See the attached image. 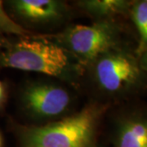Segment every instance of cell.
<instances>
[{
    "label": "cell",
    "instance_id": "6da1fadb",
    "mask_svg": "<svg viewBox=\"0 0 147 147\" xmlns=\"http://www.w3.org/2000/svg\"><path fill=\"white\" fill-rule=\"evenodd\" d=\"M105 108L91 104L57 122L21 127L20 147H96V131Z\"/></svg>",
    "mask_w": 147,
    "mask_h": 147
},
{
    "label": "cell",
    "instance_id": "7a4b0ae2",
    "mask_svg": "<svg viewBox=\"0 0 147 147\" xmlns=\"http://www.w3.org/2000/svg\"><path fill=\"white\" fill-rule=\"evenodd\" d=\"M0 65L65 80L75 79L79 72L72 55L60 44L26 38L9 45L1 53Z\"/></svg>",
    "mask_w": 147,
    "mask_h": 147
},
{
    "label": "cell",
    "instance_id": "3957f363",
    "mask_svg": "<svg viewBox=\"0 0 147 147\" xmlns=\"http://www.w3.org/2000/svg\"><path fill=\"white\" fill-rule=\"evenodd\" d=\"M92 64L95 82L106 94H129L145 85L146 74L139 59L119 46L101 54Z\"/></svg>",
    "mask_w": 147,
    "mask_h": 147
},
{
    "label": "cell",
    "instance_id": "277c9868",
    "mask_svg": "<svg viewBox=\"0 0 147 147\" xmlns=\"http://www.w3.org/2000/svg\"><path fill=\"white\" fill-rule=\"evenodd\" d=\"M60 38L61 46L79 62L92 63L101 54L118 46L119 29L109 20H100L91 26L69 27Z\"/></svg>",
    "mask_w": 147,
    "mask_h": 147
},
{
    "label": "cell",
    "instance_id": "5b68a950",
    "mask_svg": "<svg viewBox=\"0 0 147 147\" xmlns=\"http://www.w3.org/2000/svg\"><path fill=\"white\" fill-rule=\"evenodd\" d=\"M70 95L62 87L34 83L22 91L21 103L28 115L35 119H51L62 115L70 105Z\"/></svg>",
    "mask_w": 147,
    "mask_h": 147
},
{
    "label": "cell",
    "instance_id": "8992f818",
    "mask_svg": "<svg viewBox=\"0 0 147 147\" xmlns=\"http://www.w3.org/2000/svg\"><path fill=\"white\" fill-rule=\"evenodd\" d=\"M11 4L16 15L34 24L57 22L67 11L63 3L56 0H16Z\"/></svg>",
    "mask_w": 147,
    "mask_h": 147
},
{
    "label": "cell",
    "instance_id": "52a82bcc",
    "mask_svg": "<svg viewBox=\"0 0 147 147\" xmlns=\"http://www.w3.org/2000/svg\"><path fill=\"white\" fill-rule=\"evenodd\" d=\"M114 141L116 147H147V112L133 111L120 117Z\"/></svg>",
    "mask_w": 147,
    "mask_h": 147
},
{
    "label": "cell",
    "instance_id": "ba28073f",
    "mask_svg": "<svg viewBox=\"0 0 147 147\" xmlns=\"http://www.w3.org/2000/svg\"><path fill=\"white\" fill-rule=\"evenodd\" d=\"M86 12L102 20L130 11L131 4L124 0H87L79 3Z\"/></svg>",
    "mask_w": 147,
    "mask_h": 147
},
{
    "label": "cell",
    "instance_id": "9c48e42d",
    "mask_svg": "<svg viewBox=\"0 0 147 147\" xmlns=\"http://www.w3.org/2000/svg\"><path fill=\"white\" fill-rule=\"evenodd\" d=\"M130 13L141 38V53L147 49V0L131 4Z\"/></svg>",
    "mask_w": 147,
    "mask_h": 147
},
{
    "label": "cell",
    "instance_id": "30bf717a",
    "mask_svg": "<svg viewBox=\"0 0 147 147\" xmlns=\"http://www.w3.org/2000/svg\"><path fill=\"white\" fill-rule=\"evenodd\" d=\"M0 32L11 34L25 36L28 31L20 25L11 20L3 7V3L0 1Z\"/></svg>",
    "mask_w": 147,
    "mask_h": 147
},
{
    "label": "cell",
    "instance_id": "8fae6325",
    "mask_svg": "<svg viewBox=\"0 0 147 147\" xmlns=\"http://www.w3.org/2000/svg\"><path fill=\"white\" fill-rule=\"evenodd\" d=\"M139 62H140V65H141V67H142V70H143L147 75V49L144 50V51L140 54Z\"/></svg>",
    "mask_w": 147,
    "mask_h": 147
},
{
    "label": "cell",
    "instance_id": "7c38bea8",
    "mask_svg": "<svg viewBox=\"0 0 147 147\" xmlns=\"http://www.w3.org/2000/svg\"><path fill=\"white\" fill-rule=\"evenodd\" d=\"M3 92H4V88H3V83L0 81V96H3Z\"/></svg>",
    "mask_w": 147,
    "mask_h": 147
},
{
    "label": "cell",
    "instance_id": "4fadbf2b",
    "mask_svg": "<svg viewBox=\"0 0 147 147\" xmlns=\"http://www.w3.org/2000/svg\"><path fill=\"white\" fill-rule=\"evenodd\" d=\"M2 146V139H1V137H0V147Z\"/></svg>",
    "mask_w": 147,
    "mask_h": 147
},
{
    "label": "cell",
    "instance_id": "5bb4252c",
    "mask_svg": "<svg viewBox=\"0 0 147 147\" xmlns=\"http://www.w3.org/2000/svg\"><path fill=\"white\" fill-rule=\"evenodd\" d=\"M2 98H3V96H0V102L2 101Z\"/></svg>",
    "mask_w": 147,
    "mask_h": 147
}]
</instances>
